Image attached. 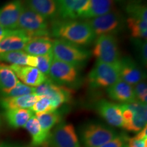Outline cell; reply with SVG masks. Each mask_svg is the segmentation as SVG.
Returning <instances> with one entry per match:
<instances>
[{"label":"cell","instance_id":"d6a6232c","mask_svg":"<svg viewBox=\"0 0 147 147\" xmlns=\"http://www.w3.org/2000/svg\"><path fill=\"white\" fill-rule=\"evenodd\" d=\"M32 93H34V87H29V86L22 83L21 81H18L15 87L11 89L3 97H19L23 96V95L32 94Z\"/></svg>","mask_w":147,"mask_h":147},{"label":"cell","instance_id":"d4e9b609","mask_svg":"<svg viewBox=\"0 0 147 147\" xmlns=\"http://www.w3.org/2000/svg\"><path fill=\"white\" fill-rule=\"evenodd\" d=\"M19 81L9 66L0 64V97H3Z\"/></svg>","mask_w":147,"mask_h":147},{"label":"cell","instance_id":"e0dca14e","mask_svg":"<svg viewBox=\"0 0 147 147\" xmlns=\"http://www.w3.org/2000/svg\"><path fill=\"white\" fill-rule=\"evenodd\" d=\"M89 0H57L59 18L75 20L81 18Z\"/></svg>","mask_w":147,"mask_h":147},{"label":"cell","instance_id":"836d02e7","mask_svg":"<svg viewBox=\"0 0 147 147\" xmlns=\"http://www.w3.org/2000/svg\"><path fill=\"white\" fill-rule=\"evenodd\" d=\"M136 100L142 104H147V84L146 80H142L133 86Z\"/></svg>","mask_w":147,"mask_h":147},{"label":"cell","instance_id":"d590c367","mask_svg":"<svg viewBox=\"0 0 147 147\" xmlns=\"http://www.w3.org/2000/svg\"><path fill=\"white\" fill-rule=\"evenodd\" d=\"M127 147H147V140H138L128 138L126 142Z\"/></svg>","mask_w":147,"mask_h":147},{"label":"cell","instance_id":"ab89813d","mask_svg":"<svg viewBox=\"0 0 147 147\" xmlns=\"http://www.w3.org/2000/svg\"><path fill=\"white\" fill-rule=\"evenodd\" d=\"M1 123H2V121H1V115H0V127H1Z\"/></svg>","mask_w":147,"mask_h":147},{"label":"cell","instance_id":"60d3db41","mask_svg":"<svg viewBox=\"0 0 147 147\" xmlns=\"http://www.w3.org/2000/svg\"><path fill=\"white\" fill-rule=\"evenodd\" d=\"M125 147H127V146H125Z\"/></svg>","mask_w":147,"mask_h":147},{"label":"cell","instance_id":"4dcf8cb0","mask_svg":"<svg viewBox=\"0 0 147 147\" xmlns=\"http://www.w3.org/2000/svg\"><path fill=\"white\" fill-rule=\"evenodd\" d=\"M31 110L35 114L45 113L55 110L52 102L45 96H41L40 98L31 108Z\"/></svg>","mask_w":147,"mask_h":147},{"label":"cell","instance_id":"f546056e","mask_svg":"<svg viewBox=\"0 0 147 147\" xmlns=\"http://www.w3.org/2000/svg\"><path fill=\"white\" fill-rule=\"evenodd\" d=\"M134 49L138 58L143 66L146 67L147 64V42L146 40L135 39L132 40Z\"/></svg>","mask_w":147,"mask_h":147},{"label":"cell","instance_id":"6da1fadb","mask_svg":"<svg viewBox=\"0 0 147 147\" xmlns=\"http://www.w3.org/2000/svg\"><path fill=\"white\" fill-rule=\"evenodd\" d=\"M51 36L87 48L95 41L96 36L86 21L57 18L51 21Z\"/></svg>","mask_w":147,"mask_h":147},{"label":"cell","instance_id":"ba28073f","mask_svg":"<svg viewBox=\"0 0 147 147\" xmlns=\"http://www.w3.org/2000/svg\"><path fill=\"white\" fill-rule=\"evenodd\" d=\"M17 29H21L31 38L51 37L50 25L48 20L24 5L20 16Z\"/></svg>","mask_w":147,"mask_h":147},{"label":"cell","instance_id":"30bf717a","mask_svg":"<svg viewBox=\"0 0 147 147\" xmlns=\"http://www.w3.org/2000/svg\"><path fill=\"white\" fill-rule=\"evenodd\" d=\"M34 93L48 97L55 110L63 104L69 103L72 98V91L69 88L59 85L49 78L41 85L34 87Z\"/></svg>","mask_w":147,"mask_h":147},{"label":"cell","instance_id":"ac0fdd59","mask_svg":"<svg viewBox=\"0 0 147 147\" xmlns=\"http://www.w3.org/2000/svg\"><path fill=\"white\" fill-rule=\"evenodd\" d=\"M106 93L111 100L121 104H127L136 100L133 86L121 78L108 87Z\"/></svg>","mask_w":147,"mask_h":147},{"label":"cell","instance_id":"f1b7e54d","mask_svg":"<svg viewBox=\"0 0 147 147\" xmlns=\"http://www.w3.org/2000/svg\"><path fill=\"white\" fill-rule=\"evenodd\" d=\"M125 10L129 17L147 21L146 5L140 0H131L126 5Z\"/></svg>","mask_w":147,"mask_h":147},{"label":"cell","instance_id":"f35d334b","mask_svg":"<svg viewBox=\"0 0 147 147\" xmlns=\"http://www.w3.org/2000/svg\"><path fill=\"white\" fill-rule=\"evenodd\" d=\"M9 31H10L9 29L3 28V27H1V25H0V41H1V39H2L3 37L7 34V33H8Z\"/></svg>","mask_w":147,"mask_h":147},{"label":"cell","instance_id":"8992f818","mask_svg":"<svg viewBox=\"0 0 147 147\" xmlns=\"http://www.w3.org/2000/svg\"><path fill=\"white\" fill-rule=\"evenodd\" d=\"M119 79V63H108L97 61L87 76L88 84L93 89H107Z\"/></svg>","mask_w":147,"mask_h":147},{"label":"cell","instance_id":"5b68a950","mask_svg":"<svg viewBox=\"0 0 147 147\" xmlns=\"http://www.w3.org/2000/svg\"><path fill=\"white\" fill-rule=\"evenodd\" d=\"M80 69L76 66L53 59L48 78L59 85L67 88H78L81 84Z\"/></svg>","mask_w":147,"mask_h":147},{"label":"cell","instance_id":"cb8c5ba5","mask_svg":"<svg viewBox=\"0 0 147 147\" xmlns=\"http://www.w3.org/2000/svg\"><path fill=\"white\" fill-rule=\"evenodd\" d=\"M33 115L34 113L31 109L6 110L3 113V117L9 126L15 129L25 126Z\"/></svg>","mask_w":147,"mask_h":147},{"label":"cell","instance_id":"74e56055","mask_svg":"<svg viewBox=\"0 0 147 147\" xmlns=\"http://www.w3.org/2000/svg\"><path fill=\"white\" fill-rule=\"evenodd\" d=\"M0 147H28L27 146H24L21 144H12V143H1Z\"/></svg>","mask_w":147,"mask_h":147},{"label":"cell","instance_id":"8d00e7d4","mask_svg":"<svg viewBox=\"0 0 147 147\" xmlns=\"http://www.w3.org/2000/svg\"><path fill=\"white\" fill-rule=\"evenodd\" d=\"M134 138L138 140H147V125L138 132Z\"/></svg>","mask_w":147,"mask_h":147},{"label":"cell","instance_id":"9c48e42d","mask_svg":"<svg viewBox=\"0 0 147 147\" xmlns=\"http://www.w3.org/2000/svg\"><path fill=\"white\" fill-rule=\"evenodd\" d=\"M91 54L97 61L117 63L121 59L117 38L113 35H102L95 38Z\"/></svg>","mask_w":147,"mask_h":147},{"label":"cell","instance_id":"83f0119b","mask_svg":"<svg viewBox=\"0 0 147 147\" xmlns=\"http://www.w3.org/2000/svg\"><path fill=\"white\" fill-rule=\"evenodd\" d=\"M29 57L30 55L23 51H12L0 54V61L11 63V65L28 66Z\"/></svg>","mask_w":147,"mask_h":147},{"label":"cell","instance_id":"52a82bcc","mask_svg":"<svg viewBox=\"0 0 147 147\" xmlns=\"http://www.w3.org/2000/svg\"><path fill=\"white\" fill-rule=\"evenodd\" d=\"M119 106L123 117L122 128L125 130L138 133L147 125L146 104L136 100Z\"/></svg>","mask_w":147,"mask_h":147},{"label":"cell","instance_id":"e575fe53","mask_svg":"<svg viewBox=\"0 0 147 147\" xmlns=\"http://www.w3.org/2000/svg\"><path fill=\"white\" fill-rule=\"evenodd\" d=\"M127 138V136L125 134L117 135L115 138L99 147H125Z\"/></svg>","mask_w":147,"mask_h":147},{"label":"cell","instance_id":"3957f363","mask_svg":"<svg viewBox=\"0 0 147 147\" xmlns=\"http://www.w3.org/2000/svg\"><path fill=\"white\" fill-rule=\"evenodd\" d=\"M79 135L84 147H99L115 138L118 133L108 125L98 121H89L80 126Z\"/></svg>","mask_w":147,"mask_h":147},{"label":"cell","instance_id":"ffe728a7","mask_svg":"<svg viewBox=\"0 0 147 147\" xmlns=\"http://www.w3.org/2000/svg\"><path fill=\"white\" fill-rule=\"evenodd\" d=\"M36 93L19 97H0V107L3 110L31 109L34 104L40 98Z\"/></svg>","mask_w":147,"mask_h":147},{"label":"cell","instance_id":"44dd1931","mask_svg":"<svg viewBox=\"0 0 147 147\" xmlns=\"http://www.w3.org/2000/svg\"><path fill=\"white\" fill-rule=\"evenodd\" d=\"M53 43V40L50 37H36L31 38L23 51L34 56L45 55L52 51Z\"/></svg>","mask_w":147,"mask_h":147},{"label":"cell","instance_id":"4fadbf2b","mask_svg":"<svg viewBox=\"0 0 147 147\" xmlns=\"http://www.w3.org/2000/svg\"><path fill=\"white\" fill-rule=\"evenodd\" d=\"M95 107L97 113L110 126L122 127L123 117L119 104L102 99L95 104Z\"/></svg>","mask_w":147,"mask_h":147},{"label":"cell","instance_id":"7402d4cb","mask_svg":"<svg viewBox=\"0 0 147 147\" xmlns=\"http://www.w3.org/2000/svg\"><path fill=\"white\" fill-rule=\"evenodd\" d=\"M116 0H89L85 10L82 14V19H89L102 16L113 10Z\"/></svg>","mask_w":147,"mask_h":147},{"label":"cell","instance_id":"7a4b0ae2","mask_svg":"<svg viewBox=\"0 0 147 147\" xmlns=\"http://www.w3.org/2000/svg\"><path fill=\"white\" fill-rule=\"evenodd\" d=\"M52 53L55 59L82 68L91 57V51L61 39L53 40Z\"/></svg>","mask_w":147,"mask_h":147},{"label":"cell","instance_id":"9a60e30c","mask_svg":"<svg viewBox=\"0 0 147 147\" xmlns=\"http://www.w3.org/2000/svg\"><path fill=\"white\" fill-rule=\"evenodd\" d=\"M9 67L14 71L22 83L32 87H37L43 84L48 77L36 67L27 65H10Z\"/></svg>","mask_w":147,"mask_h":147},{"label":"cell","instance_id":"603a6c76","mask_svg":"<svg viewBox=\"0 0 147 147\" xmlns=\"http://www.w3.org/2000/svg\"><path fill=\"white\" fill-rule=\"evenodd\" d=\"M23 127L26 129L32 138L30 147H42L48 144L49 136L42 131L39 122L34 115L29 119Z\"/></svg>","mask_w":147,"mask_h":147},{"label":"cell","instance_id":"d6986e66","mask_svg":"<svg viewBox=\"0 0 147 147\" xmlns=\"http://www.w3.org/2000/svg\"><path fill=\"white\" fill-rule=\"evenodd\" d=\"M25 6L51 21L59 18L57 0H26Z\"/></svg>","mask_w":147,"mask_h":147},{"label":"cell","instance_id":"2e32d148","mask_svg":"<svg viewBox=\"0 0 147 147\" xmlns=\"http://www.w3.org/2000/svg\"><path fill=\"white\" fill-rule=\"evenodd\" d=\"M30 40V37L21 29L10 30L0 41V54L23 51Z\"/></svg>","mask_w":147,"mask_h":147},{"label":"cell","instance_id":"4316f807","mask_svg":"<svg viewBox=\"0 0 147 147\" xmlns=\"http://www.w3.org/2000/svg\"><path fill=\"white\" fill-rule=\"evenodd\" d=\"M125 22L132 38L135 39L146 40L147 21L135 18L128 17L125 20Z\"/></svg>","mask_w":147,"mask_h":147},{"label":"cell","instance_id":"277c9868","mask_svg":"<svg viewBox=\"0 0 147 147\" xmlns=\"http://www.w3.org/2000/svg\"><path fill=\"white\" fill-rule=\"evenodd\" d=\"M96 37L102 35H116L124 30L126 25L123 15L118 10H113L102 16L86 19Z\"/></svg>","mask_w":147,"mask_h":147},{"label":"cell","instance_id":"7c38bea8","mask_svg":"<svg viewBox=\"0 0 147 147\" xmlns=\"http://www.w3.org/2000/svg\"><path fill=\"white\" fill-rule=\"evenodd\" d=\"M119 64L120 78L131 86L146 79L145 73L130 57H121Z\"/></svg>","mask_w":147,"mask_h":147},{"label":"cell","instance_id":"8fae6325","mask_svg":"<svg viewBox=\"0 0 147 147\" xmlns=\"http://www.w3.org/2000/svg\"><path fill=\"white\" fill-rule=\"evenodd\" d=\"M48 144L51 147H80L78 134L73 125L61 121L51 132Z\"/></svg>","mask_w":147,"mask_h":147},{"label":"cell","instance_id":"1f68e13d","mask_svg":"<svg viewBox=\"0 0 147 147\" xmlns=\"http://www.w3.org/2000/svg\"><path fill=\"white\" fill-rule=\"evenodd\" d=\"M38 63H37L36 68L41 71L42 74L48 77L49 75V69H50L51 65L52 64L53 60L54 59L52 51L45 55H40V56H36Z\"/></svg>","mask_w":147,"mask_h":147},{"label":"cell","instance_id":"484cf974","mask_svg":"<svg viewBox=\"0 0 147 147\" xmlns=\"http://www.w3.org/2000/svg\"><path fill=\"white\" fill-rule=\"evenodd\" d=\"M44 133L50 136L51 129L61 121V113L57 110L45 113L35 114Z\"/></svg>","mask_w":147,"mask_h":147},{"label":"cell","instance_id":"5bb4252c","mask_svg":"<svg viewBox=\"0 0 147 147\" xmlns=\"http://www.w3.org/2000/svg\"><path fill=\"white\" fill-rule=\"evenodd\" d=\"M24 5L21 0H12L0 8V25L12 30L17 29Z\"/></svg>","mask_w":147,"mask_h":147}]
</instances>
